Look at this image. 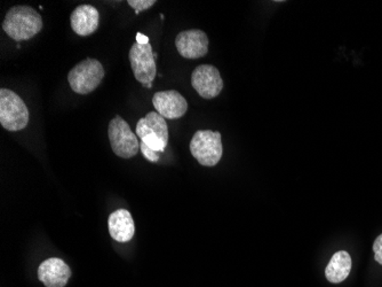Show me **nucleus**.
Returning <instances> with one entry per match:
<instances>
[{
  "instance_id": "6ab92c4d",
  "label": "nucleus",
  "mask_w": 382,
  "mask_h": 287,
  "mask_svg": "<svg viewBox=\"0 0 382 287\" xmlns=\"http://www.w3.org/2000/svg\"><path fill=\"white\" fill-rule=\"evenodd\" d=\"M147 87L148 89H151V87H153V84H148Z\"/></svg>"
},
{
  "instance_id": "0eeeda50",
  "label": "nucleus",
  "mask_w": 382,
  "mask_h": 287,
  "mask_svg": "<svg viewBox=\"0 0 382 287\" xmlns=\"http://www.w3.org/2000/svg\"><path fill=\"white\" fill-rule=\"evenodd\" d=\"M129 62L135 80L148 85L153 84L156 78V61L151 44H139L135 42L129 50Z\"/></svg>"
},
{
  "instance_id": "ddd939ff",
  "label": "nucleus",
  "mask_w": 382,
  "mask_h": 287,
  "mask_svg": "<svg viewBox=\"0 0 382 287\" xmlns=\"http://www.w3.org/2000/svg\"><path fill=\"white\" fill-rule=\"evenodd\" d=\"M108 226L111 238L118 243H127L134 237V221L129 210L118 209L113 212L109 216Z\"/></svg>"
},
{
  "instance_id": "f3484780",
  "label": "nucleus",
  "mask_w": 382,
  "mask_h": 287,
  "mask_svg": "<svg viewBox=\"0 0 382 287\" xmlns=\"http://www.w3.org/2000/svg\"><path fill=\"white\" fill-rule=\"evenodd\" d=\"M373 252H374V259L376 262L382 266V233L373 243Z\"/></svg>"
},
{
  "instance_id": "9d476101",
  "label": "nucleus",
  "mask_w": 382,
  "mask_h": 287,
  "mask_svg": "<svg viewBox=\"0 0 382 287\" xmlns=\"http://www.w3.org/2000/svg\"><path fill=\"white\" fill-rule=\"evenodd\" d=\"M153 104L158 114L170 120L182 118L188 111V102L186 98L175 90H167V91L155 93L153 97Z\"/></svg>"
},
{
  "instance_id": "2eb2a0df",
  "label": "nucleus",
  "mask_w": 382,
  "mask_h": 287,
  "mask_svg": "<svg viewBox=\"0 0 382 287\" xmlns=\"http://www.w3.org/2000/svg\"><path fill=\"white\" fill-rule=\"evenodd\" d=\"M127 4L135 11V14L139 16L142 11L149 10L156 4V0H127Z\"/></svg>"
},
{
  "instance_id": "1a4fd4ad",
  "label": "nucleus",
  "mask_w": 382,
  "mask_h": 287,
  "mask_svg": "<svg viewBox=\"0 0 382 287\" xmlns=\"http://www.w3.org/2000/svg\"><path fill=\"white\" fill-rule=\"evenodd\" d=\"M208 35L199 29L181 31L175 38V47L177 52L184 59H199L205 56L208 52Z\"/></svg>"
},
{
  "instance_id": "dca6fc26",
  "label": "nucleus",
  "mask_w": 382,
  "mask_h": 287,
  "mask_svg": "<svg viewBox=\"0 0 382 287\" xmlns=\"http://www.w3.org/2000/svg\"><path fill=\"white\" fill-rule=\"evenodd\" d=\"M140 151L144 158L147 159L150 162H157L159 160L158 153L149 149L148 146L144 145V142L140 144Z\"/></svg>"
},
{
  "instance_id": "7ed1b4c3",
  "label": "nucleus",
  "mask_w": 382,
  "mask_h": 287,
  "mask_svg": "<svg viewBox=\"0 0 382 287\" xmlns=\"http://www.w3.org/2000/svg\"><path fill=\"white\" fill-rule=\"evenodd\" d=\"M189 149L193 158L202 166L215 167L224 154L221 133L211 130H198L190 142Z\"/></svg>"
},
{
  "instance_id": "f8f14e48",
  "label": "nucleus",
  "mask_w": 382,
  "mask_h": 287,
  "mask_svg": "<svg viewBox=\"0 0 382 287\" xmlns=\"http://www.w3.org/2000/svg\"><path fill=\"white\" fill-rule=\"evenodd\" d=\"M70 25L79 36H89L98 30L100 13L92 5H80L71 13Z\"/></svg>"
},
{
  "instance_id": "6e6552de",
  "label": "nucleus",
  "mask_w": 382,
  "mask_h": 287,
  "mask_svg": "<svg viewBox=\"0 0 382 287\" xmlns=\"http://www.w3.org/2000/svg\"><path fill=\"white\" fill-rule=\"evenodd\" d=\"M191 85L204 99H213L224 89V80L215 66H198L191 74Z\"/></svg>"
},
{
  "instance_id": "4468645a",
  "label": "nucleus",
  "mask_w": 382,
  "mask_h": 287,
  "mask_svg": "<svg viewBox=\"0 0 382 287\" xmlns=\"http://www.w3.org/2000/svg\"><path fill=\"white\" fill-rule=\"evenodd\" d=\"M352 264V257L349 255L348 252H345V250L336 252L325 269V276H326L327 281L333 283V284H339L341 281H345L350 274Z\"/></svg>"
},
{
  "instance_id": "423d86ee",
  "label": "nucleus",
  "mask_w": 382,
  "mask_h": 287,
  "mask_svg": "<svg viewBox=\"0 0 382 287\" xmlns=\"http://www.w3.org/2000/svg\"><path fill=\"white\" fill-rule=\"evenodd\" d=\"M108 136L113 153L122 159H131L138 154L140 144L136 133L132 131L129 124L120 116H115L108 127Z\"/></svg>"
},
{
  "instance_id": "f257e3e1",
  "label": "nucleus",
  "mask_w": 382,
  "mask_h": 287,
  "mask_svg": "<svg viewBox=\"0 0 382 287\" xmlns=\"http://www.w3.org/2000/svg\"><path fill=\"white\" fill-rule=\"evenodd\" d=\"M43 27L44 22L39 13L30 6L12 7L3 22L4 31L16 42L34 38Z\"/></svg>"
},
{
  "instance_id": "a211bd4d",
  "label": "nucleus",
  "mask_w": 382,
  "mask_h": 287,
  "mask_svg": "<svg viewBox=\"0 0 382 287\" xmlns=\"http://www.w3.org/2000/svg\"><path fill=\"white\" fill-rule=\"evenodd\" d=\"M136 43L142 44V45H146V44H149V38H148L147 36H144V35L140 34V32H139V34L136 35Z\"/></svg>"
},
{
  "instance_id": "20e7f679",
  "label": "nucleus",
  "mask_w": 382,
  "mask_h": 287,
  "mask_svg": "<svg viewBox=\"0 0 382 287\" xmlns=\"http://www.w3.org/2000/svg\"><path fill=\"white\" fill-rule=\"evenodd\" d=\"M104 78V68L96 59L83 60L77 63L68 74V82L71 90L78 94H89L98 89Z\"/></svg>"
},
{
  "instance_id": "9b49d317",
  "label": "nucleus",
  "mask_w": 382,
  "mask_h": 287,
  "mask_svg": "<svg viewBox=\"0 0 382 287\" xmlns=\"http://www.w3.org/2000/svg\"><path fill=\"white\" fill-rule=\"evenodd\" d=\"M71 277V269L63 259L51 257L38 268V278L46 287H65Z\"/></svg>"
},
{
  "instance_id": "f03ea898",
  "label": "nucleus",
  "mask_w": 382,
  "mask_h": 287,
  "mask_svg": "<svg viewBox=\"0 0 382 287\" xmlns=\"http://www.w3.org/2000/svg\"><path fill=\"white\" fill-rule=\"evenodd\" d=\"M29 111L25 102L12 90H0V124L7 131L16 133L27 128Z\"/></svg>"
},
{
  "instance_id": "39448f33",
  "label": "nucleus",
  "mask_w": 382,
  "mask_h": 287,
  "mask_svg": "<svg viewBox=\"0 0 382 287\" xmlns=\"http://www.w3.org/2000/svg\"><path fill=\"white\" fill-rule=\"evenodd\" d=\"M141 142L153 151L164 152L168 144V127L165 118L157 111H150L139 120L135 129Z\"/></svg>"
}]
</instances>
